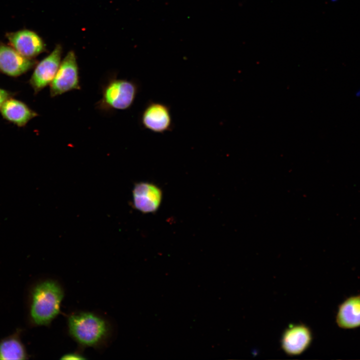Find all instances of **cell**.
Listing matches in <instances>:
<instances>
[{
	"label": "cell",
	"instance_id": "1",
	"mask_svg": "<svg viewBox=\"0 0 360 360\" xmlns=\"http://www.w3.org/2000/svg\"><path fill=\"white\" fill-rule=\"evenodd\" d=\"M64 290L56 280L46 279L36 284L30 295V316L35 326H48L59 314Z\"/></svg>",
	"mask_w": 360,
	"mask_h": 360
},
{
	"label": "cell",
	"instance_id": "2",
	"mask_svg": "<svg viewBox=\"0 0 360 360\" xmlns=\"http://www.w3.org/2000/svg\"><path fill=\"white\" fill-rule=\"evenodd\" d=\"M70 335L79 344L96 347L103 344L110 334V328L103 317L92 312L73 313L68 318Z\"/></svg>",
	"mask_w": 360,
	"mask_h": 360
},
{
	"label": "cell",
	"instance_id": "3",
	"mask_svg": "<svg viewBox=\"0 0 360 360\" xmlns=\"http://www.w3.org/2000/svg\"><path fill=\"white\" fill-rule=\"evenodd\" d=\"M138 92V86L134 81L112 79L102 88L97 108L103 110H127L134 104Z\"/></svg>",
	"mask_w": 360,
	"mask_h": 360
},
{
	"label": "cell",
	"instance_id": "4",
	"mask_svg": "<svg viewBox=\"0 0 360 360\" xmlns=\"http://www.w3.org/2000/svg\"><path fill=\"white\" fill-rule=\"evenodd\" d=\"M50 85V93L52 98L72 90L80 89L78 68L73 51L69 52L61 62Z\"/></svg>",
	"mask_w": 360,
	"mask_h": 360
},
{
	"label": "cell",
	"instance_id": "5",
	"mask_svg": "<svg viewBox=\"0 0 360 360\" xmlns=\"http://www.w3.org/2000/svg\"><path fill=\"white\" fill-rule=\"evenodd\" d=\"M140 123L144 128L156 133L172 130L173 124L170 107L161 102L150 100L142 112Z\"/></svg>",
	"mask_w": 360,
	"mask_h": 360
},
{
	"label": "cell",
	"instance_id": "6",
	"mask_svg": "<svg viewBox=\"0 0 360 360\" xmlns=\"http://www.w3.org/2000/svg\"><path fill=\"white\" fill-rule=\"evenodd\" d=\"M62 53V47L58 44L50 54L36 66L29 80L35 94L50 84L54 80L61 62Z\"/></svg>",
	"mask_w": 360,
	"mask_h": 360
},
{
	"label": "cell",
	"instance_id": "7",
	"mask_svg": "<svg viewBox=\"0 0 360 360\" xmlns=\"http://www.w3.org/2000/svg\"><path fill=\"white\" fill-rule=\"evenodd\" d=\"M312 336L310 328L304 324H290L283 332L281 346L288 355H298L310 345Z\"/></svg>",
	"mask_w": 360,
	"mask_h": 360
},
{
	"label": "cell",
	"instance_id": "8",
	"mask_svg": "<svg viewBox=\"0 0 360 360\" xmlns=\"http://www.w3.org/2000/svg\"><path fill=\"white\" fill-rule=\"evenodd\" d=\"M32 58L24 56L12 46L0 44V70L13 77L22 75L36 64Z\"/></svg>",
	"mask_w": 360,
	"mask_h": 360
},
{
	"label": "cell",
	"instance_id": "9",
	"mask_svg": "<svg viewBox=\"0 0 360 360\" xmlns=\"http://www.w3.org/2000/svg\"><path fill=\"white\" fill-rule=\"evenodd\" d=\"M7 37L11 46L27 58L36 56L45 48L42 38L30 30H23L8 33Z\"/></svg>",
	"mask_w": 360,
	"mask_h": 360
},
{
	"label": "cell",
	"instance_id": "10",
	"mask_svg": "<svg viewBox=\"0 0 360 360\" xmlns=\"http://www.w3.org/2000/svg\"><path fill=\"white\" fill-rule=\"evenodd\" d=\"M162 198L160 190L156 186L146 182L136 184L132 190L133 204L144 213L156 212Z\"/></svg>",
	"mask_w": 360,
	"mask_h": 360
},
{
	"label": "cell",
	"instance_id": "11",
	"mask_svg": "<svg viewBox=\"0 0 360 360\" xmlns=\"http://www.w3.org/2000/svg\"><path fill=\"white\" fill-rule=\"evenodd\" d=\"M336 322L344 330L360 327V294L348 298L338 306Z\"/></svg>",
	"mask_w": 360,
	"mask_h": 360
},
{
	"label": "cell",
	"instance_id": "12",
	"mask_svg": "<svg viewBox=\"0 0 360 360\" xmlns=\"http://www.w3.org/2000/svg\"><path fill=\"white\" fill-rule=\"evenodd\" d=\"M0 112L5 120L20 127L38 115L25 103L12 98L2 104Z\"/></svg>",
	"mask_w": 360,
	"mask_h": 360
},
{
	"label": "cell",
	"instance_id": "13",
	"mask_svg": "<svg viewBox=\"0 0 360 360\" xmlns=\"http://www.w3.org/2000/svg\"><path fill=\"white\" fill-rule=\"evenodd\" d=\"M19 332L0 341V360H26L28 354Z\"/></svg>",
	"mask_w": 360,
	"mask_h": 360
},
{
	"label": "cell",
	"instance_id": "14",
	"mask_svg": "<svg viewBox=\"0 0 360 360\" xmlns=\"http://www.w3.org/2000/svg\"><path fill=\"white\" fill-rule=\"evenodd\" d=\"M10 98H11V94L10 92L0 88V108L2 104Z\"/></svg>",
	"mask_w": 360,
	"mask_h": 360
},
{
	"label": "cell",
	"instance_id": "15",
	"mask_svg": "<svg viewBox=\"0 0 360 360\" xmlns=\"http://www.w3.org/2000/svg\"><path fill=\"white\" fill-rule=\"evenodd\" d=\"M80 356L79 354H68L67 356H65L66 358H66V359H72V357H74V358H75V359H80V358L81 359V358H81V357Z\"/></svg>",
	"mask_w": 360,
	"mask_h": 360
},
{
	"label": "cell",
	"instance_id": "16",
	"mask_svg": "<svg viewBox=\"0 0 360 360\" xmlns=\"http://www.w3.org/2000/svg\"><path fill=\"white\" fill-rule=\"evenodd\" d=\"M354 96L356 98H360V86L355 92Z\"/></svg>",
	"mask_w": 360,
	"mask_h": 360
},
{
	"label": "cell",
	"instance_id": "17",
	"mask_svg": "<svg viewBox=\"0 0 360 360\" xmlns=\"http://www.w3.org/2000/svg\"><path fill=\"white\" fill-rule=\"evenodd\" d=\"M338 0H332V2H337Z\"/></svg>",
	"mask_w": 360,
	"mask_h": 360
}]
</instances>
